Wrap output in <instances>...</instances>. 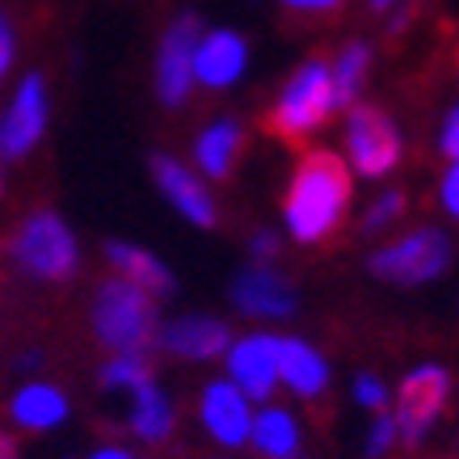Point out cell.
Listing matches in <instances>:
<instances>
[{"label":"cell","instance_id":"1","mask_svg":"<svg viewBox=\"0 0 459 459\" xmlns=\"http://www.w3.org/2000/svg\"><path fill=\"white\" fill-rule=\"evenodd\" d=\"M350 203V169L333 152H307L291 178L287 228L299 245H316L342 223Z\"/></svg>","mask_w":459,"mask_h":459},{"label":"cell","instance_id":"2","mask_svg":"<svg viewBox=\"0 0 459 459\" xmlns=\"http://www.w3.org/2000/svg\"><path fill=\"white\" fill-rule=\"evenodd\" d=\"M333 110H337L333 68H329L325 59H312V64H304V68L291 76V84L282 89L279 106L265 114V131L287 143H299L307 131H316Z\"/></svg>","mask_w":459,"mask_h":459},{"label":"cell","instance_id":"3","mask_svg":"<svg viewBox=\"0 0 459 459\" xmlns=\"http://www.w3.org/2000/svg\"><path fill=\"white\" fill-rule=\"evenodd\" d=\"M93 329L118 354H143L148 342H156V304L152 295L131 287L126 279L101 282L93 304Z\"/></svg>","mask_w":459,"mask_h":459},{"label":"cell","instance_id":"4","mask_svg":"<svg viewBox=\"0 0 459 459\" xmlns=\"http://www.w3.org/2000/svg\"><path fill=\"white\" fill-rule=\"evenodd\" d=\"M13 262L42 282H64L76 274V237L68 232V223L59 220L56 211H34L22 228H17Z\"/></svg>","mask_w":459,"mask_h":459},{"label":"cell","instance_id":"5","mask_svg":"<svg viewBox=\"0 0 459 459\" xmlns=\"http://www.w3.org/2000/svg\"><path fill=\"white\" fill-rule=\"evenodd\" d=\"M446 262H451V245H446L443 232L434 228H421L413 237L396 240L388 249H379L371 257V270L388 282H404V287H418V282H430L434 274H443Z\"/></svg>","mask_w":459,"mask_h":459},{"label":"cell","instance_id":"6","mask_svg":"<svg viewBox=\"0 0 459 459\" xmlns=\"http://www.w3.org/2000/svg\"><path fill=\"white\" fill-rule=\"evenodd\" d=\"M346 148L354 156L359 173L367 178H384L396 169L401 160V135L384 110H371V106H359L350 114V126H346Z\"/></svg>","mask_w":459,"mask_h":459},{"label":"cell","instance_id":"7","mask_svg":"<svg viewBox=\"0 0 459 459\" xmlns=\"http://www.w3.org/2000/svg\"><path fill=\"white\" fill-rule=\"evenodd\" d=\"M446 401V371L443 367H418L401 384V404H396V438L404 446H418L430 434L434 418Z\"/></svg>","mask_w":459,"mask_h":459},{"label":"cell","instance_id":"8","mask_svg":"<svg viewBox=\"0 0 459 459\" xmlns=\"http://www.w3.org/2000/svg\"><path fill=\"white\" fill-rule=\"evenodd\" d=\"M42 126H47V89L39 72H30L13 106L0 118V160H22L42 140Z\"/></svg>","mask_w":459,"mask_h":459},{"label":"cell","instance_id":"9","mask_svg":"<svg viewBox=\"0 0 459 459\" xmlns=\"http://www.w3.org/2000/svg\"><path fill=\"white\" fill-rule=\"evenodd\" d=\"M195 47H198V22L181 17L178 26L165 34L160 42V59H156V89L165 106H181L190 98L195 84Z\"/></svg>","mask_w":459,"mask_h":459},{"label":"cell","instance_id":"10","mask_svg":"<svg viewBox=\"0 0 459 459\" xmlns=\"http://www.w3.org/2000/svg\"><path fill=\"white\" fill-rule=\"evenodd\" d=\"M228 367H232V388L245 392V401H265L279 384L274 367V337H245L237 346H228Z\"/></svg>","mask_w":459,"mask_h":459},{"label":"cell","instance_id":"11","mask_svg":"<svg viewBox=\"0 0 459 459\" xmlns=\"http://www.w3.org/2000/svg\"><path fill=\"white\" fill-rule=\"evenodd\" d=\"M198 413H203V426L211 430V438L223 446H240L253 430L249 401H245V392L232 388V384H211V388L203 392Z\"/></svg>","mask_w":459,"mask_h":459},{"label":"cell","instance_id":"12","mask_svg":"<svg viewBox=\"0 0 459 459\" xmlns=\"http://www.w3.org/2000/svg\"><path fill=\"white\" fill-rule=\"evenodd\" d=\"M156 342L169 350V354H178V359H190V362H207V359H220L223 350L232 346V337H228V325L211 316H181L173 325H165Z\"/></svg>","mask_w":459,"mask_h":459},{"label":"cell","instance_id":"13","mask_svg":"<svg viewBox=\"0 0 459 459\" xmlns=\"http://www.w3.org/2000/svg\"><path fill=\"white\" fill-rule=\"evenodd\" d=\"M240 312H249V316H262V320H274V316H291L295 312V291L291 282L274 274V270H265V265H253L237 279V291H232Z\"/></svg>","mask_w":459,"mask_h":459},{"label":"cell","instance_id":"14","mask_svg":"<svg viewBox=\"0 0 459 459\" xmlns=\"http://www.w3.org/2000/svg\"><path fill=\"white\" fill-rule=\"evenodd\" d=\"M152 173H156V186L169 195V203L186 215L190 223H198V228H211L215 223V203H211V195L203 190V181L190 173L186 165H178V160H169V156H152Z\"/></svg>","mask_w":459,"mask_h":459},{"label":"cell","instance_id":"15","mask_svg":"<svg viewBox=\"0 0 459 459\" xmlns=\"http://www.w3.org/2000/svg\"><path fill=\"white\" fill-rule=\"evenodd\" d=\"M274 367L279 379L299 396H320L329 384V367L312 346L295 342V337H274Z\"/></svg>","mask_w":459,"mask_h":459},{"label":"cell","instance_id":"16","mask_svg":"<svg viewBox=\"0 0 459 459\" xmlns=\"http://www.w3.org/2000/svg\"><path fill=\"white\" fill-rule=\"evenodd\" d=\"M245 39L237 34H228V30H215L207 39L195 47V76L211 89H223V84H232L245 72Z\"/></svg>","mask_w":459,"mask_h":459},{"label":"cell","instance_id":"17","mask_svg":"<svg viewBox=\"0 0 459 459\" xmlns=\"http://www.w3.org/2000/svg\"><path fill=\"white\" fill-rule=\"evenodd\" d=\"M106 257H110V265L118 270V279H126L131 287H140L143 295L156 299V295L173 291V274H169L148 249H135V245H126V240H110V245H106Z\"/></svg>","mask_w":459,"mask_h":459},{"label":"cell","instance_id":"18","mask_svg":"<svg viewBox=\"0 0 459 459\" xmlns=\"http://www.w3.org/2000/svg\"><path fill=\"white\" fill-rule=\"evenodd\" d=\"M9 413L22 430H56L59 421L68 418V396L56 384H26L13 396Z\"/></svg>","mask_w":459,"mask_h":459},{"label":"cell","instance_id":"19","mask_svg":"<svg viewBox=\"0 0 459 459\" xmlns=\"http://www.w3.org/2000/svg\"><path fill=\"white\" fill-rule=\"evenodd\" d=\"M131 430L140 434L143 443H160L173 430V409H169V401L160 396L152 379L131 392Z\"/></svg>","mask_w":459,"mask_h":459},{"label":"cell","instance_id":"20","mask_svg":"<svg viewBox=\"0 0 459 459\" xmlns=\"http://www.w3.org/2000/svg\"><path fill=\"white\" fill-rule=\"evenodd\" d=\"M249 438L257 443V451H262V455L291 459L295 446H299V426H295V418L287 413V409H265V413H257V418H253Z\"/></svg>","mask_w":459,"mask_h":459},{"label":"cell","instance_id":"21","mask_svg":"<svg viewBox=\"0 0 459 459\" xmlns=\"http://www.w3.org/2000/svg\"><path fill=\"white\" fill-rule=\"evenodd\" d=\"M237 148H240V126L228 123V118L215 123V126H207L195 143L198 165H203V173L215 178V181H223L228 173H232V156H237Z\"/></svg>","mask_w":459,"mask_h":459},{"label":"cell","instance_id":"22","mask_svg":"<svg viewBox=\"0 0 459 459\" xmlns=\"http://www.w3.org/2000/svg\"><path fill=\"white\" fill-rule=\"evenodd\" d=\"M367 59H371V51H367L362 42H354L346 56L337 59V72H333L337 106H350V101H354V93H359V84H362V72H367Z\"/></svg>","mask_w":459,"mask_h":459},{"label":"cell","instance_id":"23","mask_svg":"<svg viewBox=\"0 0 459 459\" xmlns=\"http://www.w3.org/2000/svg\"><path fill=\"white\" fill-rule=\"evenodd\" d=\"M148 379H152V367H148L143 354H118V359L101 371V384H106V388H123V392L143 388Z\"/></svg>","mask_w":459,"mask_h":459},{"label":"cell","instance_id":"24","mask_svg":"<svg viewBox=\"0 0 459 459\" xmlns=\"http://www.w3.org/2000/svg\"><path fill=\"white\" fill-rule=\"evenodd\" d=\"M401 211H404V195H396V190H392V195H384L376 207L367 211V232H379V228H388V223L396 220Z\"/></svg>","mask_w":459,"mask_h":459},{"label":"cell","instance_id":"25","mask_svg":"<svg viewBox=\"0 0 459 459\" xmlns=\"http://www.w3.org/2000/svg\"><path fill=\"white\" fill-rule=\"evenodd\" d=\"M392 443H396V421H392V418H379L376 426H371V438H367V455L379 459Z\"/></svg>","mask_w":459,"mask_h":459},{"label":"cell","instance_id":"26","mask_svg":"<svg viewBox=\"0 0 459 459\" xmlns=\"http://www.w3.org/2000/svg\"><path fill=\"white\" fill-rule=\"evenodd\" d=\"M354 396H359V404H367V409H384V384H379L376 376H359V384H354Z\"/></svg>","mask_w":459,"mask_h":459},{"label":"cell","instance_id":"27","mask_svg":"<svg viewBox=\"0 0 459 459\" xmlns=\"http://www.w3.org/2000/svg\"><path fill=\"white\" fill-rule=\"evenodd\" d=\"M443 152L459 165V110L451 114V118H446V126H443Z\"/></svg>","mask_w":459,"mask_h":459},{"label":"cell","instance_id":"28","mask_svg":"<svg viewBox=\"0 0 459 459\" xmlns=\"http://www.w3.org/2000/svg\"><path fill=\"white\" fill-rule=\"evenodd\" d=\"M443 203H446V211L451 215H459V165L446 173V181H443Z\"/></svg>","mask_w":459,"mask_h":459},{"label":"cell","instance_id":"29","mask_svg":"<svg viewBox=\"0 0 459 459\" xmlns=\"http://www.w3.org/2000/svg\"><path fill=\"white\" fill-rule=\"evenodd\" d=\"M9 64H13V34H9V22L0 17V76L9 72Z\"/></svg>","mask_w":459,"mask_h":459},{"label":"cell","instance_id":"30","mask_svg":"<svg viewBox=\"0 0 459 459\" xmlns=\"http://www.w3.org/2000/svg\"><path fill=\"white\" fill-rule=\"evenodd\" d=\"M274 249H279L274 232H257V237H253V257H270Z\"/></svg>","mask_w":459,"mask_h":459},{"label":"cell","instance_id":"31","mask_svg":"<svg viewBox=\"0 0 459 459\" xmlns=\"http://www.w3.org/2000/svg\"><path fill=\"white\" fill-rule=\"evenodd\" d=\"M287 4H291V9H337V4H342V0H287Z\"/></svg>","mask_w":459,"mask_h":459},{"label":"cell","instance_id":"32","mask_svg":"<svg viewBox=\"0 0 459 459\" xmlns=\"http://www.w3.org/2000/svg\"><path fill=\"white\" fill-rule=\"evenodd\" d=\"M0 459H17V438L0 430Z\"/></svg>","mask_w":459,"mask_h":459},{"label":"cell","instance_id":"33","mask_svg":"<svg viewBox=\"0 0 459 459\" xmlns=\"http://www.w3.org/2000/svg\"><path fill=\"white\" fill-rule=\"evenodd\" d=\"M89 459H131V455H126L123 446H101V451H93Z\"/></svg>","mask_w":459,"mask_h":459},{"label":"cell","instance_id":"34","mask_svg":"<svg viewBox=\"0 0 459 459\" xmlns=\"http://www.w3.org/2000/svg\"><path fill=\"white\" fill-rule=\"evenodd\" d=\"M371 4H376V9H388V4H392V0H371Z\"/></svg>","mask_w":459,"mask_h":459},{"label":"cell","instance_id":"35","mask_svg":"<svg viewBox=\"0 0 459 459\" xmlns=\"http://www.w3.org/2000/svg\"><path fill=\"white\" fill-rule=\"evenodd\" d=\"M291 459H295V455H291Z\"/></svg>","mask_w":459,"mask_h":459}]
</instances>
